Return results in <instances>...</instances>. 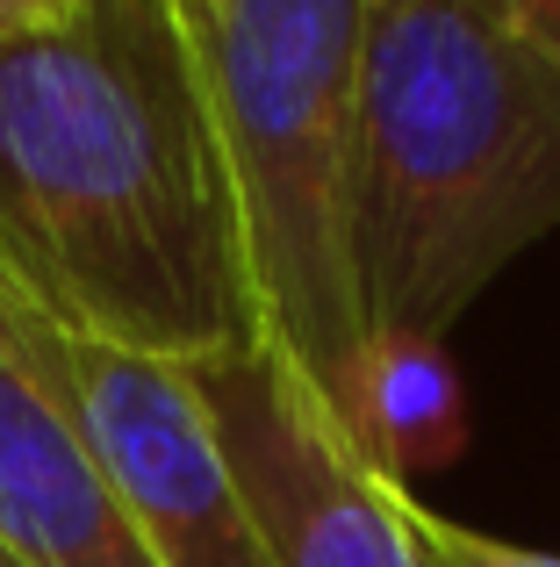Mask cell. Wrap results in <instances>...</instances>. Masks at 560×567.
<instances>
[{
  "mask_svg": "<svg viewBox=\"0 0 560 567\" xmlns=\"http://www.w3.org/2000/svg\"><path fill=\"white\" fill-rule=\"evenodd\" d=\"M0 567H14V560H8V554H0Z\"/></svg>",
  "mask_w": 560,
  "mask_h": 567,
  "instance_id": "10",
  "label": "cell"
},
{
  "mask_svg": "<svg viewBox=\"0 0 560 567\" xmlns=\"http://www.w3.org/2000/svg\"><path fill=\"white\" fill-rule=\"evenodd\" d=\"M496 8H504L510 22H518L525 37L539 43V58L560 72V0H496Z\"/></svg>",
  "mask_w": 560,
  "mask_h": 567,
  "instance_id": "8",
  "label": "cell"
},
{
  "mask_svg": "<svg viewBox=\"0 0 560 567\" xmlns=\"http://www.w3.org/2000/svg\"><path fill=\"white\" fill-rule=\"evenodd\" d=\"M403 517H409V539H417L424 567H560V554H532V546L489 539L475 525H453V517L424 511L417 496H403Z\"/></svg>",
  "mask_w": 560,
  "mask_h": 567,
  "instance_id": "7",
  "label": "cell"
},
{
  "mask_svg": "<svg viewBox=\"0 0 560 567\" xmlns=\"http://www.w3.org/2000/svg\"><path fill=\"white\" fill-rule=\"evenodd\" d=\"M0 280L166 367L273 346L180 0H72L0 43Z\"/></svg>",
  "mask_w": 560,
  "mask_h": 567,
  "instance_id": "1",
  "label": "cell"
},
{
  "mask_svg": "<svg viewBox=\"0 0 560 567\" xmlns=\"http://www.w3.org/2000/svg\"><path fill=\"white\" fill-rule=\"evenodd\" d=\"M72 0H0V43L8 37H29V29H43V22H58Z\"/></svg>",
  "mask_w": 560,
  "mask_h": 567,
  "instance_id": "9",
  "label": "cell"
},
{
  "mask_svg": "<svg viewBox=\"0 0 560 567\" xmlns=\"http://www.w3.org/2000/svg\"><path fill=\"white\" fill-rule=\"evenodd\" d=\"M187 374L209 402L216 445L267 532L273 567H424L403 517L409 488L366 467L331 402L294 374L280 346Z\"/></svg>",
  "mask_w": 560,
  "mask_h": 567,
  "instance_id": "4",
  "label": "cell"
},
{
  "mask_svg": "<svg viewBox=\"0 0 560 567\" xmlns=\"http://www.w3.org/2000/svg\"><path fill=\"white\" fill-rule=\"evenodd\" d=\"M0 554L14 567H158L108 467L0 317Z\"/></svg>",
  "mask_w": 560,
  "mask_h": 567,
  "instance_id": "5",
  "label": "cell"
},
{
  "mask_svg": "<svg viewBox=\"0 0 560 567\" xmlns=\"http://www.w3.org/2000/svg\"><path fill=\"white\" fill-rule=\"evenodd\" d=\"M0 317L14 323L22 352L43 367L80 439L108 467L158 567H273V546L216 445L209 402L187 367L58 331L8 280H0Z\"/></svg>",
  "mask_w": 560,
  "mask_h": 567,
  "instance_id": "3",
  "label": "cell"
},
{
  "mask_svg": "<svg viewBox=\"0 0 560 567\" xmlns=\"http://www.w3.org/2000/svg\"><path fill=\"white\" fill-rule=\"evenodd\" d=\"M560 223V72L496 0H366L345 251L366 346L432 338Z\"/></svg>",
  "mask_w": 560,
  "mask_h": 567,
  "instance_id": "2",
  "label": "cell"
},
{
  "mask_svg": "<svg viewBox=\"0 0 560 567\" xmlns=\"http://www.w3.org/2000/svg\"><path fill=\"white\" fill-rule=\"evenodd\" d=\"M338 424L366 453V467H381L395 488H409V474L453 460L467 445V395H460L446 346H432V338H374Z\"/></svg>",
  "mask_w": 560,
  "mask_h": 567,
  "instance_id": "6",
  "label": "cell"
}]
</instances>
